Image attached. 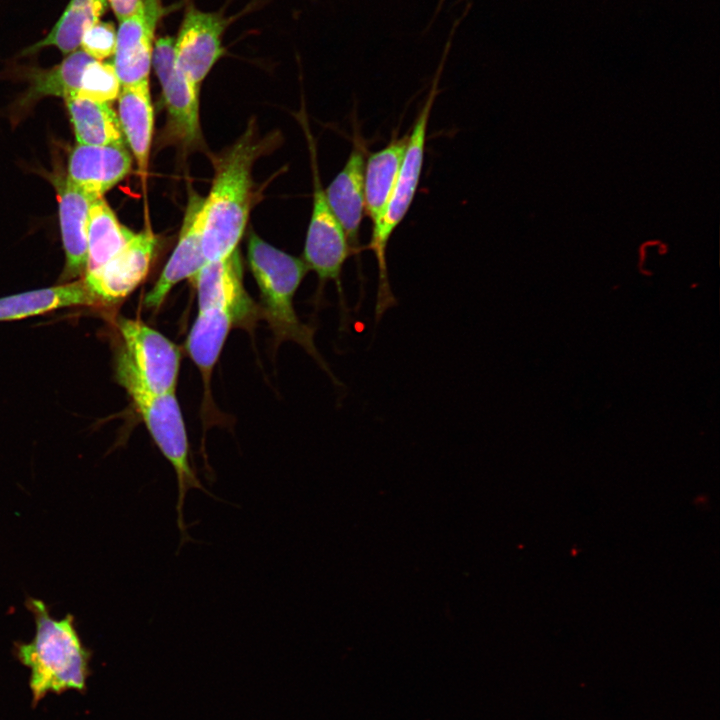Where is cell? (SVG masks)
<instances>
[{
  "mask_svg": "<svg viewBox=\"0 0 720 720\" xmlns=\"http://www.w3.org/2000/svg\"><path fill=\"white\" fill-rule=\"evenodd\" d=\"M408 135L393 137L377 152L367 156L364 169L365 214L372 226L381 218L396 182L407 146Z\"/></svg>",
  "mask_w": 720,
  "mask_h": 720,
  "instance_id": "obj_19",
  "label": "cell"
},
{
  "mask_svg": "<svg viewBox=\"0 0 720 720\" xmlns=\"http://www.w3.org/2000/svg\"><path fill=\"white\" fill-rule=\"evenodd\" d=\"M247 256L260 291L259 311L275 339L299 344L338 384L315 346L314 327L303 323L294 309V295L309 270L304 260L277 249L254 232L249 235Z\"/></svg>",
  "mask_w": 720,
  "mask_h": 720,
  "instance_id": "obj_3",
  "label": "cell"
},
{
  "mask_svg": "<svg viewBox=\"0 0 720 720\" xmlns=\"http://www.w3.org/2000/svg\"><path fill=\"white\" fill-rule=\"evenodd\" d=\"M108 5V0H70L49 34L24 53H33L50 46L56 47L64 55L78 50L82 36L100 21Z\"/></svg>",
  "mask_w": 720,
  "mask_h": 720,
  "instance_id": "obj_23",
  "label": "cell"
},
{
  "mask_svg": "<svg viewBox=\"0 0 720 720\" xmlns=\"http://www.w3.org/2000/svg\"><path fill=\"white\" fill-rule=\"evenodd\" d=\"M25 605L33 615L35 634L29 642H14L13 653L30 671L32 706L48 694L70 690L85 693L92 672V651L84 645L74 616L55 619L42 600L32 597Z\"/></svg>",
  "mask_w": 720,
  "mask_h": 720,
  "instance_id": "obj_1",
  "label": "cell"
},
{
  "mask_svg": "<svg viewBox=\"0 0 720 720\" xmlns=\"http://www.w3.org/2000/svg\"><path fill=\"white\" fill-rule=\"evenodd\" d=\"M77 144L109 145L124 143L119 119L109 103L77 95L64 99Z\"/></svg>",
  "mask_w": 720,
  "mask_h": 720,
  "instance_id": "obj_22",
  "label": "cell"
},
{
  "mask_svg": "<svg viewBox=\"0 0 720 720\" xmlns=\"http://www.w3.org/2000/svg\"><path fill=\"white\" fill-rule=\"evenodd\" d=\"M310 151L313 178L312 211L305 238L303 260L308 269L314 271L319 280L318 294L327 281L336 285L340 314L341 329L345 330L348 323V307L345 299L341 274L345 262L353 251L347 236L332 211L326 198L318 170L315 142L308 126H305Z\"/></svg>",
  "mask_w": 720,
  "mask_h": 720,
  "instance_id": "obj_6",
  "label": "cell"
},
{
  "mask_svg": "<svg viewBox=\"0 0 720 720\" xmlns=\"http://www.w3.org/2000/svg\"><path fill=\"white\" fill-rule=\"evenodd\" d=\"M268 146L249 124L239 139L215 159V174L203 204L202 251L207 262L238 248L252 201V167Z\"/></svg>",
  "mask_w": 720,
  "mask_h": 720,
  "instance_id": "obj_2",
  "label": "cell"
},
{
  "mask_svg": "<svg viewBox=\"0 0 720 720\" xmlns=\"http://www.w3.org/2000/svg\"><path fill=\"white\" fill-rule=\"evenodd\" d=\"M234 325V316L226 310L198 311L186 340V349L200 369L206 388L227 335Z\"/></svg>",
  "mask_w": 720,
  "mask_h": 720,
  "instance_id": "obj_21",
  "label": "cell"
},
{
  "mask_svg": "<svg viewBox=\"0 0 720 720\" xmlns=\"http://www.w3.org/2000/svg\"><path fill=\"white\" fill-rule=\"evenodd\" d=\"M117 326L123 343L120 351L140 384L157 394L175 392L179 348L139 320L119 318Z\"/></svg>",
  "mask_w": 720,
  "mask_h": 720,
  "instance_id": "obj_7",
  "label": "cell"
},
{
  "mask_svg": "<svg viewBox=\"0 0 720 720\" xmlns=\"http://www.w3.org/2000/svg\"><path fill=\"white\" fill-rule=\"evenodd\" d=\"M121 84L112 64L92 59L84 68L77 96L109 103L120 92Z\"/></svg>",
  "mask_w": 720,
  "mask_h": 720,
  "instance_id": "obj_25",
  "label": "cell"
},
{
  "mask_svg": "<svg viewBox=\"0 0 720 720\" xmlns=\"http://www.w3.org/2000/svg\"><path fill=\"white\" fill-rule=\"evenodd\" d=\"M59 220L66 256L61 279L84 275L87 262V230L93 196L73 184L67 177L56 183Z\"/></svg>",
  "mask_w": 720,
  "mask_h": 720,
  "instance_id": "obj_16",
  "label": "cell"
},
{
  "mask_svg": "<svg viewBox=\"0 0 720 720\" xmlns=\"http://www.w3.org/2000/svg\"><path fill=\"white\" fill-rule=\"evenodd\" d=\"M134 234L118 221L103 196L93 198L89 209L87 262L84 275L103 267L132 239Z\"/></svg>",
  "mask_w": 720,
  "mask_h": 720,
  "instance_id": "obj_20",
  "label": "cell"
},
{
  "mask_svg": "<svg viewBox=\"0 0 720 720\" xmlns=\"http://www.w3.org/2000/svg\"><path fill=\"white\" fill-rule=\"evenodd\" d=\"M158 241L150 228L135 233L103 267L83 276V281L99 304L118 303L144 281L156 254Z\"/></svg>",
  "mask_w": 720,
  "mask_h": 720,
  "instance_id": "obj_9",
  "label": "cell"
},
{
  "mask_svg": "<svg viewBox=\"0 0 720 720\" xmlns=\"http://www.w3.org/2000/svg\"><path fill=\"white\" fill-rule=\"evenodd\" d=\"M131 168L132 157L124 143L76 144L69 155L67 178L88 195L98 197L122 181Z\"/></svg>",
  "mask_w": 720,
  "mask_h": 720,
  "instance_id": "obj_15",
  "label": "cell"
},
{
  "mask_svg": "<svg viewBox=\"0 0 720 720\" xmlns=\"http://www.w3.org/2000/svg\"><path fill=\"white\" fill-rule=\"evenodd\" d=\"M197 291L198 311L222 309L236 325H249L259 311L246 293L238 248L225 258L209 261L191 279Z\"/></svg>",
  "mask_w": 720,
  "mask_h": 720,
  "instance_id": "obj_11",
  "label": "cell"
},
{
  "mask_svg": "<svg viewBox=\"0 0 720 720\" xmlns=\"http://www.w3.org/2000/svg\"><path fill=\"white\" fill-rule=\"evenodd\" d=\"M116 30L113 23L97 22L82 36L80 47L94 60L103 61L114 54Z\"/></svg>",
  "mask_w": 720,
  "mask_h": 720,
  "instance_id": "obj_26",
  "label": "cell"
},
{
  "mask_svg": "<svg viewBox=\"0 0 720 720\" xmlns=\"http://www.w3.org/2000/svg\"><path fill=\"white\" fill-rule=\"evenodd\" d=\"M445 49L429 93L408 134L407 146L389 201L379 221L372 226L371 239L367 249L374 253L378 266L376 323L381 320L388 309L397 305V299L389 283L387 246L393 233L408 213L417 192L424 163L429 119L438 94V84L449 47L447 46Z\"/></svg>",
  "mask_w": 720,
  "mask_h": 720,
  "instance_id": "obj_5",
  "label": "cell"
},
{
  "mask_svg": "<svg viewBox=\"0 0 720 720\" xmlns=\"http://www.w3.org/2000/svg\"><path fill=\"white\" fill-rule=\"evenodd\" d=\"M444 2H445V0H439L435 15L440 11Z\"/></svg>",
  "mask_w": 720,
  "mask_h": 720,
  "instance_id": "obj_28",
  "label": "cell"
},
{
  "mask_svg": "<svg viewBox=\"0 0 720 720\" xmlns=\"http://www.w3.org/2000/svg\"><path fill=\"white\" fill-rule=\"evenodd\" d=\"M366 142L354 126L352 148L343 168L325 189L328 203L340 222L353 256L360 252L359 233L365 215L364 169Z\"/></svg>",
  "mask_w": 720,
  "mask_h": 720,
  "instance_id": "obj_14",
  "label": "cell"
},
{
  "mask_svg": "<svg viewBox=\"0 0 720 720\" xmlns=\"http://www.w3.org/2000/svg\"><path fill=\"white\" fill-rule=\"evenodd\" d=\"M118 99V119L123 136L136 159L142 175L146 174L153 135L154 113L149 80L121 86Z\"/></svg>",
  "mask_w": 720,
  "mask_h": 720,
  "instance_id": "obj_18",
  "label": "cell"
},
{
  "mask_svg": "<svg viewBox=\"0 0 720 720\" xmlns=\"http://www.w3.org/2000/svg\"><path fill=\"white\" fill-rule=\"evenodd\" d=\"M116 377L130 396L152 440L174 469L177 480V526L181 535L180 546H183L193 541L187 533L183 512L187 492L197 489L210 497L214 495L203 486L192 467L187 432L177 397L175 392L157 394L144 388L121 351L116 359Z\"/></svg>",
  "mask_w": 720,
  "mask_h": 720,
  "instance_id": "obj_4",
  "label": "cell"
},
{
  "mask_svg": "<svg viewBox=\"0 0 720 720\" xmlns=\"http://www.w3.org/2000/svg\"><path fill=\"white\" fill-rule=\"evenodd\" d=\"M225 25V19L219 14L203 12L194 6L185 13L174 39L175 64L198 87L224 53Z\"/></svg>",
  "mask_w": 720,
  "mask_h": 720,
  "instance_id": "obj_10",
  "label": "cell"
},
{
  "mask_svg": "<svg viewBox=\"0 0 720 720\" xmlns=\"http://www.w3.org/2000/svg\"><path fill=\"white\" fill-rule=\"evenodd\" d=\"M152 66L162 88L169 135L185 145L198 143L201 138L200 88L176 67L174 39L171 36L160 37L155 41Z\"/></svg>",
  "mask_w": 720,
  "mask_h": 720,
  "instance_id": "obj_8",
  "label": "cell"
},
{
  "mask_svg": "<svg viewBox=\"0 0 720 720\" xmlns=\"http://www.w3.org/2000/svg\"><path fill=\"white\" fill-rule=\"evenodd\" d=\"M118 21L135 13L142 5V0H108Z\"/></svg>",
  "mask_w": 720,
  "mask_h": 720,
  "instance_id": "obj_27",
  "label": "cell"
},
{
  "mask_svg": "<svg viewBox=\"0 0 720 720\" xmlns=\"http://www.w3.org/2000/svg\"><path fill=\"white\" fill-rule=\"evenodd\" d=\"M91 60L90 56L78 49L50 69L32 71L30 86L21 104L28 105L45 96L65 99L76 95L80 89L83 70Z\"/></svg>",
  "mask_w": 720,
  "mask_h": 720,
  "instance_id": "obj_24",
  "label": "cell"
},
{
  "mask_svg": "<svg viewBox=\"0 0 720 720\" xmlns=\"http://www.w3.org/2000/svg\"><path fill=\"white\" fill-rule=\"evenodd\" d=\"M99 304L83 279L0 297V322L21 320L57 309Z\"/></svg>",
  "mask_w": 720,
  "mask_h": 720,
  "instance_id": "obj_17",
  "label": "cell"
},
{
  "mask_svg": "<svg viewBox=\"0 0 720 720\" xmlns=\"http://www.w3.org/2000/svg\"><path fill=\"white\" fill-rule=\"evenodd\" d=\"M204 198L190 191L177 245L161 275L146 294L144 304L159 308L171 289L184 279H192L206 264L202 251Z\"/></svg>",
  "mask_w": 720,
  "mask_h": 720,
  "instance_id": "obj_13",
  "label": "cell"
},
{
  "mask_svg": "<svg viewBox=\"0 0 720 720\" xmlns=\"http://www.w3.org/2000/svg\"><path fill=\"white\" fill-rule=\"evenodd\" d=\"M161 16V5L144 2L132 15L119 21L113 67L121 86L149 80L153 34Z\"/></svg>",
  "mask_w": 720,
  "mask_h": 720,
  "instance_id": "obj_12",
  "label": "cell"
}]
</instances>
